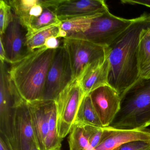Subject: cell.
Masks as SVG:
<instances>
[{
    "label": "cell",
    "mask_w": 150,
    "mask_h": 150,
    "mask_svg": "<svg viewBox=\"0 0 150 150\" xmlns=\"http://www.w3.org/2000/svg\"><path fill=\"white\" fill-rule=\"evenodd\" d=\"M64 38L57 37L49 38L45 41L44 46L48 49H58L64 45Z\"/></svg>",
    "instance_id": "cell-25"
},
{
    "label": "cell",
    "mask_w": 150,
    "mask_h": 150,
    "mask_svg": "<svg viewBox=\"0 0 150 150\" xmlns=\"http://www.w3.org/2000/svg\"><path fill=\"white\" fill-rule=\"evenodd\" d=\"M29 150H41L38 143H35Z\"/></svg>",
    "instance_id": "cell-28"
},
{
    "label": "cell",
    "mask_w": 150,
    "mask_h": 150,
    "mask_svg": "<svg viewBox=\"0 0 150 150\" xmlns=\"http://www.w3.org/2000/svg\"><path fill=\"white\" fill-rule=\"evenodd\" d=\"M88 139L90 150H93L103 139L112 132L113 128L108 126L99 127L92 125H84Z\"/></svg>",
    "instance_id": "cell-22"
},
{
    "label": "cell",
    "mask_w": 150,
    "mask_h": 150,
    "mask_svg": "<svg viewBox=\"0 0 150 150\" xmlns=\"http://www.w3.org/2000/svg\"><path fill=\"white\" fill-rule=\"evenodd\" d=\"M121 3L130 5H141L150 8V0H122Z\"/></svg>",
    "instance_id": "cell-27"
},
{
    "label": "cell",
    "mask_w": 150,
    "mask_h": 150,
    "mask_svg": "<svg viewBox=\"0 0 150 150\" xmlns=\"http://www.w3.org/2000/svg\"><path fill=\"white\" fill-rule=\"evenodd\" d=\"M56 50L44 46L10 64L8 72L11 79L27 102L43 100L47 74Z\"/></svg>",
    "instance_id": "cell-2"
},
{
    "label": "cell",
    "mask_w": 150,
    "mask_h": 150,
    "mask_svg": "<svg viewBox=\"0 0 150 150\" xmlns=\"http://www.w3.org/2000/svg\"><path fill=\"white\" fill-rule=\"evenodd\" d=\"M0 133L13 147V121L16 104L22 100L11 79L6 63L0 64Z\"/></svg>",
    "instance_id": "cell-5"
},
{
    "label": "cell",
    "mask_w": 150,
    "mask_h": 150,
    "mask_svg": "<svg viewBox=\"0 0 150 150\" xmlns=\"http://www.w3.org/2000/svg\"><path fill=\"white\" fill-rule=\"evenodd\" d=\"M113 150H150V141L138 140L128 142Z\"/></svg>",
    "instance_id": "cell-24"
},
{
    "label": "cell",
    "mask_w": 150,
    "mask_h": 150,
    "mask_svg": "<svg viewBox=\"0 0 150 150\" xmlns=\"http://www.w3.org/2000/svg\"><path fill=\"white\" fill-rule=\"evenodd\" d=\"M117 17L109 10L94 18L90 27L85 32L74 34L66 38H78L100 46L108 47L136 20Z\"/></svg>",
    "instance_id": "cell-4"
},
{
    "label": "cell",
    "mask_w": 150,
    "mask_h": 150,
    "mask_svg": "<svg viewBox=\"0 0 150 150\" xmlns=\"http://www.w3.org/2000/svg\"><path fill=\"white\" fill-rule=\"evenodd\" d=\"M109 71L108 52L105 57L89 64L78 79L85 95L100 87L109 85Z\"/></svg>",
    "instance_id": "cell-14"
},
{
    "label": "cell",
    "mask_w": 150,
    "mask_h": 150,
    "mask_svg": "<svg viewBox=\"0 0 150 150\" xmlns=\"http://www.w3.org/2000/svg\"><path fill=\"white\" fill-rule=\"evenodd\" d=\"M120 109L110 127L121 129L150 125V79L139 78L121 96Z\"/></svg>",
    "instance_id": "cell-3"
},
{
    "label": "cell",
    "mask_w": 150,
    "mask_h": 150,
    "mask_svg": "<svg viewBox=\"0 0 150 150\" xmlns=\"http://www.w3.org/2000/svg\"><path fill=\"white\" fill-rule=\"evenodd\" d=\"M84 96L79 80L75 79L55 100L57 113L58 132L62 139L70 133Z\"/></svg>",
    "instance_id": "cell-6"
},
{
    "label": "cell",
    "mask_w": 150,
    "mask_h": 150,
    "mask_svg": "<svg viewBox=\"0 0 150 150\" xmlns=\"http://www.w3.org/2000/svg\"><path fill=\"white\" fill-rule=\"evenodd\" d=\"M74 80L72 70L64 45L56 50L47 74L43 100H55Z\"/></svg>",
    "instance_id": "cell-8"
},
{
    "label": "cell",
    "mask_w": 150,
    "mask_h": 150,
    "mask_svg": "<svg viewBox=\"0 0 150 150\" xmlns=\"http://www.w3.org/2000/svg\"><path fill=\"white\" fill-rule=\"evenodd\" d=\"M74 124L104 127L94 108L89 95L84 96L78 110Z\"/></svg>",
    "instance_id": "cell-18"
},
{
    "label": "cell",
    "mask_w": 150,
    "mask_h": 150,
    "mask_svg": "<svg viewBox=\"0 0 150 150\" xmlns=\"http://www.w3.org/2000/svg\"><path fill=\"white\" fill-rule=\"evenodd\" d=\"M146 30L142 35L139 45L138 65L139 78L150 79V36L146 34Z\"/></svg>",
    "instance_id": "cell-20"
},
{
    "label": "cell",
    "mask_w": 150,
    "mask_h": 150,
    "mask_svg": "<svg viewBox=\"0 0 150 150\" xmlns=\"http://www.w3.org/2000/svg\"><path fill=\"white\" fill-rule=\"evenodd\" d=\"M13 131L14 150H29L38 143L31 112L28 102L23 99L16 106Z\"/></svg>",
    "instance_id": "cell-9"
},
{
    "label": "cell",
    "mask_w": 150,
    "mask_h": 150,
    "mask_svg": "<svg viewBox=\"0 0 150 150\" xmlns=\"http://www.w3.org/2000/svg\"><path fill=\"white\" fill-rule=\"evenodd\" d=\"M0 150H14L9 140L0 133Z\"/></svg>",
    "instance_id": "cell-26"
},
{
    "label": "cell",
    "mask_w": 150,
    "mask_h": 150,
    "mask_svg": "<svg viewBox=\"0 0 150 150\" xmlns=\"http://www.w3.org/2000/svg\"><path fill=\"white\" fill-rule=\"evenodd\" d=\"M102 14L79 16L61 22L60 37L66 38L74 34L85 32L90 27L93 19Z\"/></svg>",
    "instance_id": "cell-17"
},
{
    "label": "cell",
    "mask_w": 150,
    "mask_h": 150,
    "mask_svg": "<svg viewBox=\"0 0 150 150\" xmlns=\"http://www.w3.org/2000/svg\"><path fill=\"white\" fill-rule=\"evenodd\" d=\"M57 0H9L7 1L14 14L26 28L43 13L46 8L54 6Z\"/></svg>",
    "instance_id": "cell-15"
},
{
    "label": "cell",
    "mask_w": 150,
    "mask_h": 150,
    "mask_svg": "<svg viewBox=\"0 0 150 150\" xmlns=\"http://www.w3.org/2000/svg\"><path fill=\"white\" fill-rule=\"evenodd\" d=\"M150 141V129H121L113 128L110 135L103 139L93 150H113L128 142Z\"/></svg>",
    "instance_id": "cell-16"
},
{
    "label": "cell",
    "mask_w": 150,
    "mask_h": 150,
    "mask_svg": "<svg viewBox=\"0 0 150 150\" xmlns=\"http://www.w3.org/2000/svg\"><path fill=\"white\" fill-rule=\"evenodd\" d=\"M64 46L69 56L74 80L79 79L89 64L105 57L108 50V47L78 38H64Z\"/></svg>",
    "instance_id": "cell-7"
},
{
    "label": "cell",
    "mask_w": 150,
    "mask_h": 150,
    "mask_svg": "<svg viewBox=\"0 0 150 150\" xmlns=\"http://www.w3.org/2000/svg\"><path fill=\"white\" fill-rule=\"evenodd\" d=\"M59 25L60 24L35 32L27 33L26 47L28 52H31L44 47L45 41L49 38H60Z\"/></svg>",
    "instance_id": "cell-19"
},
{
    "label": "cell",
    "mask_w": 150,
    "mask_h": 150,
    "mask_svg": "<svg viewBox=\"0 0 150 150\" xmlns=\"http://www.w3.org/2000/svg\"><path fill=\"white\" fill-rule=\"evenodd\" d=\"M88 95L103 126H109L120 110V95L110 85L98 88Z\"/></svg>",
    "instance_id": "cell-10"
},
{
    "label": "cell",
    "mask_w": 150,
    "mask_h": 150,
    "mask_svg": "<svg viewBox=\"0 0 150 150\" xmlns=\"http://www.w3.org/2000/svg\"><path fill=\"white\" fill-rule=\"evenodd\" d=\"M27 33L26 28L14 14L5 33L0 36V41L6 51L7 63L14 64L28 53L26 47Z\"/></svg>",
    "instance_id": "cell-11"
},
{
    "label": "cell",
    "mask_w": 150,
    "mask_h": 150,
    "mask_svg": "<svg viewBox=\"0 0 150 150\" xmlns=\"http://www.w3.org/2000/svg\"><path fill=\"white\" fill-rule=\"evenodd\" d=\"M146 34L150 36V27L149 28L147 29V30H146Z\"/></svg>",
    "instance_id": "cell-29"
},
{
    "label": "cell",
    "mask_w": 150,
    "mask_h": 150,
    "mask_svg": "<svg viewBox=\"0 0 150 150\" xmlns=\"http://www.w3.org/2000/svg\"><path fill=\"white\" fill-rule=\"evenodd\" d=\"M109 11L103 0H57L55 13L60 21L74 17L94 15Z\"/></svg>",
    "instance_id": "cell-12"
},
{
    "label": "cell",
    "mask_w": 150,
    "mask_h": 150,
    "mask_svg": "<svg viewBox=\"0 0 150 150\" xmlns=\"http://www.w3.org/2000/svg\"><path fill=\"white\" fill-rule=\"evenodd\" d=\"M70 150H90L84 125L74 124L68 139Z\"/></svg>",
    "instance_id": "cell-21"
},
{
    "label": "cell",
    "mask_w": 150,
    "mask_h": 150,
    "mask_svg": "<svg viewBox=\"0 0 150 150\" xmlns=\"http://www.w3.org/2000/svg\"><path fill=\"white\" fill-rule=\"evenodd\" d=\"M55 100H41L28 103L33 120L38 144L45 150L46 140L50 128V114Z\"/></svg>",
    "instance_id": "cell-13"
},
{
    "label": "cell",
    "mask_w": 150,
    "mask_h": 150,
    "mask_svg": "<svg viewBox=\"0 0 150 150\" xmlns=\"http://www.w3.org/2000/svg\"><path fill=\"white\" fill-rule=\"evenodd\" d=\"M150 27V13H144L108 47L109 84L120 96L140 78L139 45L143 33Z\"/></svg>",
    "instance_id": "cell-1"
},
{
    "label": "cell",
    "mask_w": 150,
    "mask_h": 150,
    "mask_svg": "<svg viewBox=\"0 0 150 150\" xmlns=\"http://www.w3.org/2000/svg\"><path fill=\"white\" fill-rule=\"evenodd\" d=\"M14 13L7 1H0V35H3L13 18Z\"/></svg>",
    "instance_id": "cell-23"
}]
</instances>
